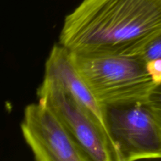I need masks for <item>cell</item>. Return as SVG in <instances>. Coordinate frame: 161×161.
<instances>
[{
	"mask_svg": "<svg viewBox=\"0 0 161 161\" xmlns=\"http://www.w3.org/2000/svg\"><path fill=\"white\" fill-rule=\"evenodd\" d=\"M44 77L60 83L92 115L109 139L105 121V108L96 100L94 94L79 74L72 62L70 51L60 43L53 46L50 50L45 64Z\"/></svg>",
	"mask_w": 161,
	"mask_h": 161,
	"instance_id": "obj_6",
	"label": "cell"
},
{
	"mask_svg": "<svg viewBox=\"0 0 161 161\" xmlns=\"http://www.w3.org/2000/svg\"><path fill=\"white\" fill-rule=\"evenodd\" d=\"M22 135L37 161H91L44 102L27 105Z\"/></svg>",
	"mask_w": 161,
	"mask_h": 161,
	"instance_id": "obj_5",
	"label": "cell"
},
{
	"mask_svg": "<svg viewBox=\"0 0 161 161\" xmlns=\"http://www.w3.org/2000/svg\"><path fill=\"white\" fill-rule=\"evenodd\" d=\"M146 103L161 128V83L154 87L146 100Z\"/></svg>",
	"mask_w": 161,
	"mask_h": 161,
	"instance_id": "obj_8",
	"label": "cell"
},
{
	"mask_svg": "<svg viewBox=\"0 0 161 161\" xmlns=\"http://www.w3.org/2000/svg\"><path fill=\"white\" fill-rule=\"evenodd\" d=\"M116 161L161 159V128L146 101L105 107Z\"/></svg>",
	"mask_w": 161,
	"mask_h": 161,
	"instance_id": "obj_3",
	"label": "cell"
},
{
	"mask_svg": "<svg viewBox=\"0 0 161 161\" xmlns=\"http://www.w3.org/2000/svg\"><path fill=\"white\" fill-rule=\"evenodd\" d=\"M146 69L153 80L157 84L161 83V60H155L146 63Z\"/></svg>",
	"mask_w": 161,
	"mask_h": 161,
	"instance_id": "obj_9",
	"label": "cell"
},
{
	"mask_svg": "<svg viewBox=\"0 0 161 161\" xmlns=\"http://www.w3.org/2000/svg\"><path fill=\"white\" fill-rule=\"evenodd\" d=\"M136 57L142 60L145 63L161 60V32L152 39Z\"/></svg>",
	"mask_w": 161,
	"mask_h": 161,
	"instance_id": "obj_7",
	"label": "cell"
},
{
	"mask_svg": "<svg viewBox=\"0 0 161 161\" xmlns=\"http://www.w3.org/2000/svg\"><path fill=\"white\" fill-rule=\"evenodd\" d=\"M161 32V0H83L64 20L59 43L80 54L138 56Z\"/></svg>",
	"mask_w": 161,
	"mask_h": 161,
	"instance_id": "obj_1",
	"label": "cell"
},
{
	"mask_svg": "<svg viewBox=\"0 0 161 161\" xmlns=\"http://www.w3.org/2000/svg\"><path fill=\"white\" fill-rule=\"evenodd\" d=\"M70 53L79 74L104 108L145 102L157 85L146 63L136 56Z\"/></svg>",
	"mask_w": 161,
	"mask_h": 161,
	"instance_id": "obj_2",
	"label": "cell"
},
{
	"mask_svg": "<svg viewBox=\"0 0 161 161\" xmlns=\"http://www.w3.org/2000/svg\"><path fill=\"white\" fill-rule=\"evenodd\" d=\"M38 97L56 115L91 161H116L114 150L103 128L60 83L44 77Z\"/></svg>",
	"mask_w": 161,
	"mask_h": 161,
	"instance_id": "obj_4",
	"label": "cell"
}]
</instances>
